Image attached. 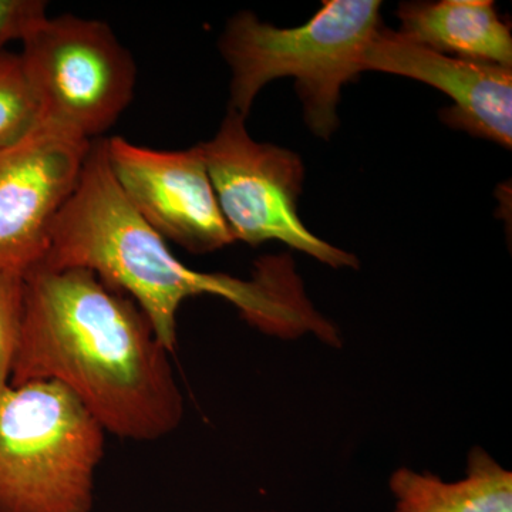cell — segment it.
<instances>
[{"instance_id":"1","label":"cell","mask_w":512,"mask_h":512,"mask_svg":"<svg viewBox=\"0 0 512 512\" xmlns=\"http://www.w3.org/2000/svg\"><path fill=\"white\" fill-rule=\"evenodd\" d=\"M168 355L136 303L92 272L45 265L26 272L25 320L10 384H62L106 433L156 441L184 416Z\"/></svg>"},{"instance_id":"2","label":"cell","mask_w":512,"mask_h":512,"mask_svg":"<svg viewBox=\"0 0 512 512\" xmlns=\"http://www.w3.org/2000/svg\"><path fill=\"white\" fill-rule=\"evenodd\" d=\"M40 265L86 269L128 296L150 320L168 352L177 345V316L192 296L212 295L237 306L264 332L295 338L313 332L333 340L336 330L313 309L291 259L265 256L252 279L207 274L175 258L167 242L124 197L111 173L104 140L93 141L76 190L60 211Z\"/></svg>"},{"instance_id":"3","label":"cell","mask_w":512,"mask_h":512,"mask_svg":"<svg viewBox=\"0 0 512 512\" xmlns=\"http://www.w3.org/2000/svg\"><path fill=\"white\" fill-rule=\"evenodd\" d=\"M379 0H326L299 28L262 23L254 13L232 16L220 39L231 69L229 110L247 119L272 80L295 77L305 121L329 138L339 124L342 87L365 72V53L380 28Z\"/></svg>"},{"instance_id":"4","label":"cell","mask_w":512,"mask_h":512,"mask_svg":"<svg viewBox=\"0 0 512 512\" xmlns=\"http://www.w3.org/2000/svg\"><path fill=\"white\" fill-rule=\"evenodd\" d=\"M106 430L66 387L0 392V512H92Z\"/></svg>"},{"instance_id":"5","label":"cell","mask_w":512,"mask_h":512,"mask_svg":"<svg viewBox=\"0 0 512 512\" xmlns=\"http://www.w3.org/2000/svg\"><path fill=\"white\" fill-rule=\"evenodd\" d=\"M20 43L43 121L94 141L130 106L136 63L107 23L47 15Z\"/></svg>"},{"instance_id":"6","label":"cell","mask_w":512,"mask_h":512,"mask_svg":"<svg viewBox=\"0 0 512 512\" xmlns=\"http://www.w3.org/2000/svg\"><path fill=\"white\" fill-rule=\"evenodd\" d=\"M200 146L235 241L258 247L276 239L332 268H356L355 255L316 237L299 218L305 168L298 154L258 143L232 110L214 138Z\"/></svg>"},{"instance_id":"7","label":"cell","mask_w":512,"mask_h":512,"mask_svg":"<svg viewBox=\"0 0 512 512\" xmlns=\"http://www.w3.org/2000/svg\"><path fill=\"white\" fill-rule=\"evenodd\" d=\"M93 141L43 121L0 150V269L45 261L53 225L72 197Z\"/></svg>"},{"instance_id":"8","label":"cell","mask_w":512,"mask_h":512,"mask_svg":"<svg viewBox=\"0 0 512 512\" xmlns=\"http://www.w3.org/2000/svg\"><path fill=\"white\" fill-rule=\"evenodd\" d=\"M106 143L111 173L137 214L165 241L208 254L235 242L218 204L200 144L167 151L121 137Z\"/></svg>"},{"instance_id":"9","label":"cell","mask_w":512,"mask_h":512,"mask_svg":"<svg viewBox=\"0 0 512 512\" xmlns=\"http://www.w3.org/2000/svg\"><path fill=\"white\" fill-rule=\"evenodd\" d=\"M365 70L410 77L453 99L441 111L448 126L512 146V70L434 52L389 29H380L367 47Z\"/></svg>"},{"instance_id":"10","label":"cell","mask_w":512,"mask_h":512,"mask_svg":"<svg viewBox=\"0 0 512 512\" xmlns=\"http://www.w3.org/2000/svg\"><path fill=\"white\" fill-rule=\"evenodd\" d=\"M399 35L458 59L512 67L510 28L491 0L402 3Z\"/></svg>"},{"instance_id":"11","label":"cell","mask_w":512,"mask_h":512,"mask_svg":"<svg viewBox=\"0 0 512 512\" xmlns=\"http://www.w3.org/2000/svg\"><path fill=\"white\" fill-rule=\"evenodd\" d=\"M392 512H512V474L483 450L470 453L463 480L446 483L410 468L390 478Z\"/></svg>"},{"instance_id":"12","label":"cell","mask_w":512,"mask_h":512,"mask_svg":"<svg viewBox=\"0 0 512 512\" xmlns=\"http://www.w3.org/2000/svg\"><path fill=\"white\" fill-rule=\"evenodd\" d=\"M42 123V110L20 55L0 47V150Z\"/></svg>"},{"instance_id":"13","label":"cell","mask_w":512,"mask_h":512,"mask_svg":"<svg viewBox=\"0 0 512 512\" xmlns=\"http://www.w3.org/2000/svg\"><path fill=\"white\" fill-rule=\"evenodd\" d=\"M25 320V274L0 269V392L10 384Z\"/></svg>"},{"instance_id":"14","label":"cell","mask_w":512,"mask_h":512,"mask_svg":"<svg viewBox=\"0 0 512 512\" xmlns=\"http://www.w3.org/2000/svg\"><path fill=\"white\" fill-rule=\"evenodd\" d=\"M46 16L43 0H0V47L22 42Z\"/></svg>"}]
</instances>
